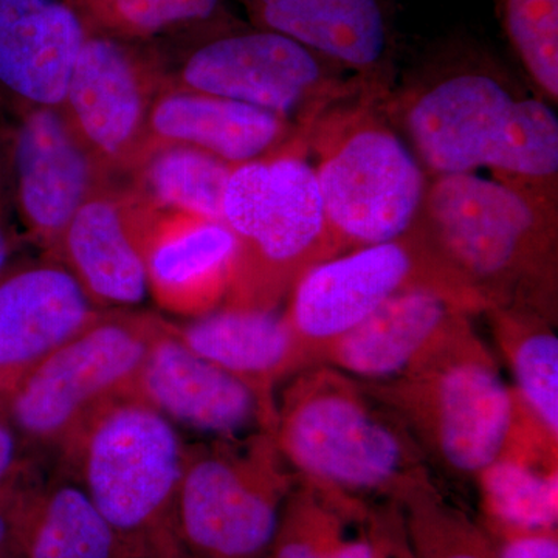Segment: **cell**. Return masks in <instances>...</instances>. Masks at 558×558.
<instances>
[{"label": "cell", "instance_id": "6da1fadb", "mask_svg": "<svg viewBox=\"0 0 558 558\" xmlns=\"http://www.w3.org/2000/svg\"><path fill=\"white\" fill-rule=\"evenodd\" d=\"M409 231L468 314L524 307L556 323L558 199L475 172L428 175Z\"/></svg>", "mask_w": 558, "mask_h": 558}, {"label": "cell", "instance_id": "7a4b0ae2", "mask_svg": "<svg viewBox=\"0 0 558 558\" xmlns=\"http://www.w3.org/2000/svg\"><path fill=\"white\" fill-rule=\"evenodd\" d=\"M360 381L409 429L428 465L451 478L476 481L501 458L557 454L470 318L395 379Z\"/></svg>", "mask_w": 558, "mask_h": 558}, {"label": "cell", "instance_id": "3957f363", "mask_svg": "<svg viewBox=\"0 0 558 558\" xmlns=\"http://www.w3.org/2000/svg\"><path fill=\"white\" fill-rule=\"evenodd\" d=\"M399 98L403 128L428 175L495 179L558 199V120L487 61L458 60Z\"/></svg>", "mask_w": 558, "mask_h": 558}, {"label": "cell", "instance_id": "277c9868", "mask_svg": "<svg viewBox=\"0 0 558 558\" xmlns=\"http://www.w3.org/2000/svg\"><path fill=\"white\" fill-rule=\"evenodd\" d=\"M274 440L299 481L366 502H398L432 476L427 458L362 381L326 365L290 377Z\"/></svg>", "mask_w": 558, "mask_h": 558}, {"label": "cell", "instance_id": "5b68a950", "mask_svg": "<svg viewBox=\"0 0 558 558\" xmlns=\"http://www.w3.org/2000/svg\"><path fill=\"white\" fill-rule=\"evenodd\" d=\"M150 43L160 62L161 90L245 102L307 134L328 110L368 98L362 81L337 62L279 33L234 22L223 11Z\"/></svg>", "mask_w": 558, "mask_h": 558}, {"label": "cell", "instance_id": "8992f818", "mask_svg": "<svg viewBox=\"0 0 558 558\" xmlns=\"http://www.w3.org/2000/svg\"><path fill=\"white\" fill-rule=\"evenodd\" d=\"M186 447L170 418L130 396L98 411L53 459L78 480L131 558H189L175 529Z\"/></svg>", "mask_w": 558, "mask_h": 558}, {"label": "cell", "instance_id": "52a82bcc", "mask_svg": "<svg viewBox=\"0 0 558 558\" xmlns=\"http://www.w3.org/2000/svg\"><path fill=\"white\" fill-rule=\"evenodd\" d=\"M307 145L234 167L222 222L236 241L222 306L278 311L300 278L336 258Z\"/></svg>", "mask_w": 558, "mask_h": 558}, {"label": "cell", "instance_id": "ba28073f", "mask_svg": "<svg viewBox=\"0 0 558 558\" xmlns=\"http://www.w3.org/2000/svg\"><path fill=\"white\" fill-rule=\"evenodd\" d=\"M384 110L385 102L354 98L328 110L307 137L337 256L399 240L424 201L428 172Z\"/></svg>", "mask_w": 558, "mask_h": 558}, {"label": "cell", "instance_id": "9c48e42d", "mask_svg": "<svg viewBox=\"0 0 558 558\" xmlns=\"http://www.w3.org/2000/svg\"><path fill=\"white\" fill-rule=\"evenodd\" d=\"M165 319L149 312L108 310L51 352L0 398L27 446L57 458L92 416L137 396L138 380Z\"/></svg>", "mask_w": 558, "mask_h": 558}, {"label": "cell", "instance_id": "30bf717a", "mask_svg": "<svg viewBox=\"0 0 558 558\" xmlns=\"http://www.w3.org/2000/svg\"><path fill=\"white\" fill-rule=\"evenodd\" d=\"M299 478L270 432L186 447L175 506L189 558H267Z\"/></svg>", "mask_w": 558, "mask_h": 558}, {"label": "cell", "instance_id": "8fae6325", "mask_svg": "<svg viewBox=\"0 0 558 558\" xmlns=\"http://www.w3.org/2000/svg\"><path fill=\"white\" fill-rule=\"evenodd\" d=\"M417 289L446 296L427 250L411 231L399 240L351 250L312 267L290 292L282 312L299 373L317 365L333 341L387 301Z\"/></svg>", "mask_w": 558, "mask_h": 558}, {"label": "cell", "instance_id": "7c38bea8", "mask_svg": "<svg viewBox=\"0 0 558 558\" xmlns=\"http://www.w3.org/2000/svg\"><path fill=\"white\" fill-rule=\"evenodd\" d=\"M2 123L0 148L17 226L25 241L53 256L70 219L117 174L84 145L60 108Z\"/></svg>", "mask_w": 558, "mask_h": 558}, {"label": "cell", "instance_id": "4fadbf2b", "mask_svg": "<svg viewBox=\"0 0 558 558\" xmlns=\"http://www.w3.org/2000/svg\"><path fill=\"white\" fill-rule=\"evenodd\" d=\"M161 68L150 40L87 33L60 106L90 153L113 174H130L145 145Z\"/></svg>", "mask_w": 558, "mask_h": 558}, {"label": "cell", "instance_id": "5bb4252c", "mask_svg": "<svg viewBox=\"0 0 558 558\" xmlns=\"http://www.w3.org/2000/svg\"><path fill=\"white\" fill-rule=\"evenodd\" d=\"M161 209L110 183L75 213L54 250L100 310H131L148 295V247Z\"/></svg>", "mask_w": 558, "mask_h": 558}, {"label": "cell", "instance_id": "9a60e30c", "mask_svg": "<svg viewBox=\"0 0 558 558\" xmlns=\"http://www.w3.org/2000/svg\"><path fill=\"white\" fill-rule=\"evenodd\" d=\"M76 0H0V119L60 108L86 39Z\"/></svg>", "mask_w": 558, "mask_h": 558}, {"label": "cell", "instance_id": "2e32d148", "mask_svg": "<svg viewBox=\"0 0 558 558\" xmlns=\"http://www.w3.org/2000/svg\"><path fill=\"white\" fill-rule=\"evenodd\" d=\"M102 314L61 260L17 263L0 278V398Z\"/></svg>", "mask_w": 558, "mask_h": 558}, {"label": "cell", "instance_id": "e0dca14e", "mask_svg": "<svg viewBox=\"0 0 558 558\" xmlns=\"http://www.w3.org/2000/svg\"><path fill=\"white\" fill-rule=\"evenodd\" d=\"M137 396L178 427L216 438L274 433L275 416L240 379L199 357L165 319L140 376Z\"/></svg>", "mask_w": 558, "mask_h": 558}, {"label": "cell", "instance_id": "ac0fdd59", "mask_svg": "<svg viewBox=\"0 0 558 558\" xmlns=\"http://www.w3.org/2000/svg\"><path fill=\"white\" fill-rule=\"evenodd\" d=\"M307 135L284 117L245 102L199 92L161 90L150 106L145 145L135 167L154 149L168 145L201 149L240 167L292 146H310Z\"/></svg>", "mask_w": 558, "mask_h": 558}, {"label": "cell", "instance_id": "d6986e66", "mask_svg": "<svg viewBox=\"0 0 558 558\" xmlns=\"http://www.w3.org/2000/svg\"><path fill=\"white\" fill-rule=\"evenodd\" d=\"M398 502H366L299 481L267 558H409Z\"/></svg>", "mask_w": 558, "mask_h": 558}, {"label": "cell", "instance_id": "ffe728a7", "mask_svg": "<svg viewBox=\"0 0 558 558\" xmlns=\"http://www.w3.org/2000/svg\"><path fill=\"white\" fill-rule=\"evenodd\" d=\"M253 27L279 33L357 76L387 101L388 35L377 0H236Z\"/></svg>", "mask_w": 558, "mask_h": 558}, {"label": "cell", "instance_id": "44dd1931", "mask_svg": "<svg viewBox=\"0 0 558 558\" xmlns=\"http://www.w3.org/2000/svg\"><path fill=\"white\" fill-rule=\"evenodd\" d=\"M472 315L453 301L417 289L387 301L365 322L333 341L317 365L366 381L395 379L427 357L440 341Z\"/></svg>", "mask_w": 558, "mask_h": 558}, {"label": "cell", "instance_id": "7402d4cb", "mask_svg": "<svg viewBox=\"0 0 558 558\" xmlns=\"http://www.w3.org/2000/svg\"><path fill=\"white\" fill-rule=\"evenodd\" d=\"M236 241L226 223L199 216H160L148 247V290L161 310L196 318L222 306Z\"/></svg>", "mask_w": 558, "mask_h": 558}, {"label": "cell", "instance_id": "603a6c76", "mask_svg": "<svg viewBox=\"0 0 558 558\" xmlns=\"http://www.w3.org/2000/svg\"><path fill=\"white\" fill-rule=\"evenodd\" d=\"M168 328L194 354L244 381L277 417L275 385L299 373L284 315L220 306L185 325L168 322Z\"/></svg>", "mask_w": 558, "mask_h": 558}, {"label": "cell", "instance_id": "cb8c5ba5", "mask_svg": "<svg viewBox=\"0 0 558 558\" xmlns=\"http://www.w3.org/2000/svg\"><path fill=\"white\" fill-rule=\"evenodd\" d=\"M16 558H131L78 480L51 459L33 487Z\"/></svg>", "mask_w": 558, "mask_h": 558}, {"label": "cell", "instance_id": "d4e9b609", "mask_svg": "<svg viewBox=\"0 0 558 558\" xmlns=\"http://www.w3.org/2000/svg\"><path fill=\"white\" fill-rule=\"evenodd\" d=\"M495 341L517 381V395L558 442V339L554 322L524 307L486 312Z\"/></svg>", "mask_w": 558, "mask_h": 558}, {"label": "cell", "instance_id": "484cf974", "mask_svg": "<svg viewBox=\"0 0 558 558\" xmlns=\"http://www.w3.org/2000/svg\"><path fill=\"white\" fill-rule=\"evenodd\" d=\"M233 168L201 149L161 146L130 172L131 186L161 211L222 222L223 196Z\"/></svg>", "mask_w": 558, "mask_h": 558}, {"label": "cell", "instance_id": "4316f807", "mask_svg": "<svg viewBox=\"0 0 558 558\" xmlns=\"http://www.w3.org/2000/svg\"><path fill=\"white\" fill-rule=\"evenodd\" d=\"M413 558H499L486 529L440 494L433 476L399 498Z\"/></svg>", "mask_w": 558, "mask_h": 558}, {"label": "cell", "instance_id": "83f0119b", "mask_svg": "<svg viewBox=\"0 0 558 558\" xmlns=\"http://www.w3.org/2000/svg\"><path fill=\"white\" fill-rule=\"evenodd\" d=\"M557 469L501 458L478 476L483 524L509 529H557Z\"/></svg>", "mask_w": 558, "mask_h": 558}, {"label": "cell", "instance_id": "f1b7e54d", "mask_svg": "<svg viewBox=\"0 0 558 558\" xmlns=\"http://www.w3.org/2000/svg\"><path fill=\"white\" fill-rule=\"evenodd\" d=\"M87 31L128 40L160 38L213 20L222 0H76Z\"/></svg>", "mask_w": 558, "mask_h": 558}, {"label": "cell", "instance_id": "f546056e", "mask_svg": "<svg viewBox=\"0 0 558 558\" xmlns=\"http://www.w3.org/2000/svg\"><path fill=\"white\" fill-rule=\"evenodd\" d=\"M539 98L558 100V0H492Z\"/></svg>", "mask_w": 558, "mask_h": 558}, {"label": "cell", "instance_id": "4dcf8cb0", "mask_svg": "<svg viewBox=\"0 0 558 558\" xmlns=\"http://www.w3.org/2000/svg\"><path fill=\"white\" fill-rule=\"evenodd\" d=\"M46 468L47 462L0 492V558L17 557V543L25 509L33 487Z\"/></svg>", "mask_w": 558, "mask_h": 558}, {"label": "cell", "instance_id": "1f68e13d", "mask_svg": "<svg viewBox=\"0 0 558 558\" xmlns=\"http://www.w3.org/2000/svg\"><path fill=\"white\" fill-rule=\"evenodd\" d=\"M499 558H558L557 529H509L483 524Z\"/></svg>", "mask_w": 558, "mask_h": 558}, {"label": "cell", "instance_id": "d6a6232c", "mask_svg": "<svg viewBox=\"0 0 558 558\" xmlns=\"http://www.w3.org/2000/svg\"><path fill=\"white\" fill-rule=\"evenodd\" d=\"M44 462H49V459L35 453L0 410V492L24 478Z\"/></svg>", "mask_w": 558, "mask_h": 558}, {"label": "cell", "instance_id": "836d02e7", "mask_svg": "<svg viewBox=\"0 0 558 558\" xmlns=\"http://www.w3.org/2000/svg\"><path fill=\"white\" fill-rule=\"evenodd\" d=\"M25 238L17 230L5 161L0 148V278L21 263L20 253Z\"/></svg>", "mask_w": 558, "mask_h": 558}, {"label": "cell", "instance_id": "e575fe53", "mask_svg": "<svg viewBox=\"0 0 558 558\" xmlns=\"http://www.w3.org/2000/svg\"><path fill=\"white\" fill-rule=\"evenodd\" d=\"M411 558H413V556H411Z\"/></svg>", "mask_w": 558, "mask_h": 558}]
</instances>
